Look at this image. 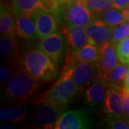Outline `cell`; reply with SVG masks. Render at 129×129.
<instances>
[{"label": "cell", "instance_id": "cell-4", "mask_svg": "<svg viewBox=\"0 0 129 129\" xmlns=\"http://www.w3.org/2000/svg\"><path fill=\"white\" fill-rule=\"evenodd\" d=\"M32 115V125L37 128H55L62 110L45 101H36Z\"/></svg>", "mask_w": 129, "mask_h": 129}, {"label": "cell", "instance_id": "cell-31", "mask_svg": "<svg viewBox=\"0 0 129 129\" xmlns=\"http://www.w3.org/2000/svg\"><path fill=\"white\" fill-rule=\"evenodd\" d=\"M50 1H52L55 5L60 7L61 5H64L67 2L68 0H50Z\"/></svg>", "mask_w": 129, "mask_h": 129}, {"label": "cell", "instance_id": "cell-1", "mask_svg": "<svg viewBox=\"0 0 129 129\" xmlns=\"http://www.w3.org/2000/svg\"><path fill=\"white\" fill-rule=\"evenodd\" d=\"M73 62H65L60 78L37 101H45L64 111L78 93L79 88L73 78Z\"/></svg>", "mask_w": 129, "mask_h": 129}, {"label": "cell", "instance_id": "cell-5", "mask_svg": "<svg viewBox=\"0 0 129 129\" xmlns=\"http://www.w3.org/2000/svg\"><path fill=\"white\" fill-rule=\"evenodd\" d=\"M93 125L90 112L85 108L68 111L61 113L55 129H87Z\"/></svg>", "mask_w": 129, "mask_h": 129}, {"label": "cell", "instance_id": "cell-32", "mask_svg": "<svg viewBox=\"0 0 129 129\" xmlns=\"http://www.w3.org/2000/svg\"><path fill=\"white\" fill-rule=\"evenodd\" d=\"M121 12H122V13L124 15L125 18L126 19V20H127L128 22H129V7L125 8V9H123V10H121Z\"/></svg>", "mask_w": 129, "mask_h": 129}, {"label": "cell", "instance_id": "cell-33", "mask_svg": "<svg viewBox=\"0 0 129 129\" xmlns=\"http://www.w3.org/2000/svg\"><path fill=\"white\" fill-rule=\"evenodd\" d=\"M2 129H14V126H12V125H2L1 127Z\"/></svg>", "mask_w": 129, "mask_h": 129}, {"label": "cell", "instance_id": "cell-2", "mask_svg": "<svg viewBox=\"0 0 129 129\" xmlns=\"http://www.w3.org/2000/svg\"><path fill=\"white\" fill-rule=\"evenodd\" d=\"M40 80L25 72L14 73L7 83L5 98L12 101H27L37 95L41 88Z\"/></svg>", "mask_w": 129, "mask_h": 129}, {"label": "cell", "instance_id": "cell-16", "mask_svg": "<svg viewBox=\"0 0 129 129\" xmlns=\"http://www.w3.org/2000/svg\"><path fill=\"white\" fill-rule=\"evenodd\" d=\"M0 55L2 58L8 60L15 66H19L20 63L22 64L14 35L1 36Z\"/></svg>", "mask_w": 129, "mask_h": 129}, {"label": "cell", "instance_id": "cell-7", "mask_svg": "<svg viewBox=\"0 0 129 129\" xmlns=\"http://www.w3.org/2000/svg\"><path fill=\"white\" fill-rule=\"evenodd\" d=\"M94 15L82 0H68L64 9V18L68 24L86 27Z\"/></svg>", "mask_w": 129, "mask_h": 129}, {"label": "cell", "instance_id": "cell-3", "mask_svg": "<svg viewBox=\"0 0 129 129\" xmlns=\"http://www.w3.org/2000/svg\"><path fill=\"white\" fill-rule=\"evenodd\" d=\"M52 60L40 49H32L22 58L24 70L43 83H48L56 78L58 70Z\"/></svg>", "mask_w": 129, "mask_h": 129}, {"label": "cell", "instance_id": "cell-18", "mask_svg": "<svg viewBox=\"0 0 129 129\" xmlns=\"http://www.w3.org/2000/svg\"><path fill=\"white\" fill-rule=\"evenodd\" d=\"M66 60L72 62H97L100 57V51L98 45L88 42L75 53L68 52Z\"/></svg>", "mask_w": 129, "mask_h": 129}, {"label": "cell", "instance_id": "cell-11", "mask_svg": "<svg viewBox=\"0 0 129 129\" xmlns=\"http://www.w3.org/2000/svg\"><path fill=\"white\" fill-rule=\"evenodd\" d=\"M98 76V68L95 62H79L74 64L73 78L79 89L88 85Z\"/></svg>", "mask_w": 129, "mask_h": 129}, {"label": "cell", "instance_id": "cell-27", "mask_svg": "<svg viewBox=\"0 0 129 129\" xmlns=\"http://www.w3.org/2000/svg\"><path fill=\"white\" fill-rule=\"evenodd\" d=\"M12 75V70L7 65H1L0 67V83L1 85H4L9 81Z\"/></svg>", "mask_w": 129, "mask_h": 129}, {"label": "cell", "instance_id": "cell-19", "mask_svg": "<svg viewBox=\"0 0 129 129\" xmlns=\"http://www.w3.org/2000/svg\"><path fill=\"white\" fill-rule=\"evenodd\" d=\"M15 14H14L12 7H7L2 2L1 11H0V35L1 36L5 35H14V21Z\"/></svg>", "mask_w": 129, "mask_h": 129}, {"label": "cell", "instance_id": "cell-29", "mask_svg": "<svg viewBox=\"0 0 129 129\" xmlns=\"http://www.w3.org/2000/svg\"><path fill=\"white\" fill-rule=\"evenodd\" d=\"M113 7L118 10H123L129 7V0H112Z\"/></svg>", "mask_w": 129, "mask_h": 129}, {"label": "cell", "instance_id": "cell-24", "mask_svg": "<svg viewBox=\"0 0 129 129\" xmlns=\"http://www.w3.org/2000/svg\"><path fill=\"white\" fill-rule=\"evenodd\" d=\"M116 55L120 62L129 64V37L115 44Z\"/></svg>", "mask_w": 129, "mask_h": 129}, {"label": "cell", "instance_id": "cell-14", "mask_svg": "<svg viewBox=\"0 0 129 129\" xmlns=\"http://www.w3.org/2000/svg\"><path fill=\"white\" fill-rule=\"evenodd\" d=\"M122 90L114 86H109L104 103V110L111 118H120L123 115L122 109Z\"/></svg>", "mask_w": 129, "mask_h": 129}, {"label": "cell", "instance_id": "cell-12", "mask_svg": "<svg viewBox=\"0 0 129 129\" xmlns=\"http://www.w3.org/2000/svg\"><path fill=\"white\" fill-rule=\"evenodd\" d=\"M112 29L113 28L96 17L85 27L90 42L98 46L107 42H111Z\"/></svg>", "mask_w": 129, "mask_h": 129}, {"label": "cell", "instance_id": "cell-22", "mask_svg": "<svg viewBox=\"0 0 129 129\" xmlns=\"http://www.w3.org/2000/svg\"><path fill=\"white\" fill-rule=\"evenodd\" d=\"M96 18L100 19L111 28L118 26L127 21L122 12L113 7L101 12L97 16Z\"/></svg>", "mask_w": 129, "mask_h": 129}, {"label": "cell", "instance_id": "cell-34", "mask_svg": "<svg viewBox=\"0 0 129 129\" xmlns=\"http://www.w3.org/2000/svg\"><path fill=\"white\" fill-rule=\"evenodd\" d=\"M125 121H126V123H128V125L129 126V117H127V118H125Z\"/></svg>", "mask_w": 129, "mask_h": 129}, {"label": "cell", "instance_id": "cell-13", "mask_svg": "<svg viewBox=\"0 0 129 129\" xmlns=\"http://www.w3.org/2000/svg\"><path fill=\"white\" fill-rule=\"evenodd\" d=\"M64 34L66 37V42L69 47L68 52L69 53L76 52L90 42L86 29L83 26L68 24V27L64 29Z\"/></svg>", "mask_w": 129, "mask_h": 129}, {"label": "cell", "instance_id": "cell-26", "mask_svg": "<svg viewBox=\"0 0 129 129\" xmlns=\"http://www.w3.org/2000/svg\"><path fill=\"white\" fill-rule=\"evenodd\" d=\"M107 128L111 129H128L129 126L125 120L120 118H116L111 119L107 124Z\"/></svg>", "mask_w": 129, "mask_h": 129}, {"label": "cell", "instance_id": "cell-10", "mask_svg": "<svg viewBox=\"0 0 129 129\" xmlns=\"http://www.w3.org/2000/svg\"><path fill=\"white\" fill-rule=\"evenodd\" d=\"M40 39L50 35L57 31L58 23L57 14L51 11L42 10L32 16Z\"/></svg>", "mask_w": 129, "mask_h": 129}, {"label": "cell", "instance_id": "cell-30", "mask_svg": "<svg viewBox=\"0 0 129 129\" xmlns=\"http://www.w3.org/2000/svg\"><path fill=\"white\" fill-rule=\"evenodd\" d=\"M123 89H124V90H125L126 91L129 92V68H128V71H127L126 75H125V78Z\"/></svg>", "mask_w": 129, "mask_h": 129}, {"label": "cell", "instance_id": "cell-17", "mask_svg": "<svg viewBox=\"0 0 129 129\" xmlns=\"http://www.w3.org/2000/svg\"><path fill=\"white\" fill-rule=\"evenodd\" d=\"M15 33L19 37L26 40L40 39L33 19L22 14H15Z\"/></svg>", "mask_w": 129, "mask_h": 129}, {"label": "cell", "instance_id": "cell-15", "mask_svg": "<svg viewBox=\"0 0 129 129\" xmlns=\"http://www.w3.org/2000/svg\"><path fill=\"white\" fill-rule=\"evenodd\" d=\"M109 85L106 80L98 76L85 90V101L90 106L99 105L105 101Z\"/></svg>", "mask_w": 129, "mask_h": 129}, {"label": "cell", "instance_id": "cell-8", "mask_svg": "<svg viewBox=\"0 0 129 129\" xmlns=\"http://www.w3.org/2000/svg\"><path fill=\"white\" fill-rule=\"evenodd\" d=\"M11 7L14 14H22L32 17L40 11H51L56 14L59 7L50 0H12Z\"/></svg>", "mask_w": 129, "mask_h": 129}, {"label": "cell", "instance_id": "cell-25", "mask_svg": "<svg viewBox=\"0 0 129 129\" xmlns=\"http://www.w3.org/2000/svg\"><path fill=\"white\" fill-rule=\"evenodd\" d=\"M129 37V22L126 21L124 23L116 26L112 29L111 42L117 44L125 38Z\"/></svg>", "mask_w": 129, "mask_h": 129}, {"label": "cell", "instance_id": "cell-23", "mask_svg": "<svg viewBox=\"0 0 129 129\" xmlns=\"http://www.w3.org/2000/svg\"><path fill=\"white\" fill-rule=\"evenodd\" d=\"M95 17L101 12L113 7L112 0H82ZM94 17V18H95Z\"/></svg>", "mask_w": 129, "mask_h": 129}, {"label": "cell", "instance_id": "cell-6", "mask_svg": "<svg viewBox=\"0 0 129 129\" xmlns=\"http://www.w3.org/2000/svg\"><path fill=\"white\" fill-rule=\"evenodd\" d=\"M66 43L63 36L56 31L41 39L38 44V48L44 52L56 65H58L63 59Z\"/></svg>", "mask_w": 129, "mask_h": 129}, {"label": "cell", "instance_id": "cell-9", "mask_svg": "<svg viewBox=\"0 0 129 129\" xmlns=\"http://www.w3.org/2000/svg\"><path fill=\"white\" fill-rule=\"evenodd\" d=\"M98 47L100 57L95 63L98 68V76L105 78L106 74L118 64L115 44L107 42L100 45Z\"/></svg>", "mask_w": 129, "mask_h": 129}, {"label": "cell", "instance_id": "cell-28", "mask_svg": "<svg viewBox=\"0 0 129 129\" xmlns=\"http://www.w3.org/2000/svg\"><path fill=\"white\" fill-rule=\"evenodd\" d=\"M122 109L123 113L126 117H129V92L123 88L122 90Z\"/></svg>", "mask_w": 129, "mask_h": 129}, {"label": "cell", "instance_id": "cell-20", "mask_svg": "<svg viewBox=\"0 0 129 129\" xmlns=\"http://www.w3.org/2000/svg\"><path fill=\"white\" fill-rule=\"evenodd\" d=\"M26 109L22 106L3 107L0 110V119L15 123L23 122L26 117Z\"/></svg>", "mask_w": 129, "mask_h": 129}, {"label": "cell", "instance_id": "cell-21", "mask_svg": "<svg viewBox=\"0 0 129 129\" xmlns=\"http://www.w3.org/2000/svg\"><path fill=\"white\" fill-rule=\"evenodd\" d=\"M128 66L125 63H118L113 69L106 74L105 79L109 86L123 88L125 75L128 71Z\"/></svg>", "mask_w": 129, "mask_h": 129}]
</instances>
